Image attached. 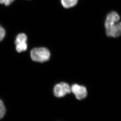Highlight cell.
I'll list each match as a JSON object with an SVG mask.
<instances>
[{
    "instance_id": "1",
    "label": "cell",
    "mask_w": 121,
    "mask_h": 121,
    "mask_svg": "<svg viewBox=\"0 0 121 121\" xmlns=\"http://www.w3.org/2000/svg\"><path fill=\"white\" fill-rule=\"evenodd\" d=\"M120 17L117 12L112 11L106 17L104 26L108 37L116 38L121 35Z\"/></svg>"
},
{
    "instance_id": "2",
    "label": "cell",
    "mask_w": 121,
    "mask_h": 121,
    "mask_svg": "<svg viewBox=\"0 0 121 121\" xmlns=\"http://www.w3.org/2000/svg\"><path fill=\"white\" fill-rule=\"evenodd\" d=\"M31 57L33 60L39 62H43L49 60L50 52L46 48H33L31 50Z\"/></svg>"
},
{
    "instance_id": "3",
    "label": "cell",
    "mask_w": 121,
    "mask_h": 121,
    "mask_svg": "<svg viewBox=\"0 0 121 121\" xmlns=\"http://www.w3.org/2000/svg\"><path fill=\"white\" fill-rule=\"evenodd\" d=\"M71 93V87L65 82H61L56 84L53 89L54 95L57 98H62Z\"/></svg>"
},
{
    "instance_id": "4",
    "label": "cell",
    "mask_w": 121,
    "mask_h": 121,
    "mask_svg": "<svg viewBox=\"0 0 121 121\" xmlns=\"http://www.w3.org/2000/svg\"><path fill=\"white\" fill-rule=\"evenodd\" d=\"M71 92L73 93L78 100H83L87 97V91L84 86L74 84L71 86Z\"/></svg>"
},
{
    "instance_id": "5",
    "label": "cell",
    "mask_w": 121,
    "mask_h": 121,
    "mask_svg": "<svg viewBox=\"0 0 121 121\" xmlns=\"http://www.w3.org/2000/svg\"><path fill=\"white\" fill-rule=\"evenodd\" d=\"M27 36L24 33H19L16 37L15 44L16 50L18 53H21L26 50L27 48Z\"/></svg>"
},
{
    "instance_id": "6",
    "label": "cell",
    "mask_w": 121,
    "mask_h": 121,
    "mask_svg": "<svg viewBox=\"0 0 121 121\" xmlns=\"http://www.w3.org/2000/svg\"><path fill=\"white\" fill-rule=\"evenodd\" d=\"M62 6L66 9L72 8L77 4L78 0H60Z\"/></svg>"
},
{
    "instance_id": "7",
    "label": "cell",
    "mask_w": 121,
    "mask_h": 121,
    "mask_svg": "<svg viewBox=\"0 0 121 121\" xmlns=\"http://www.w3.org/2000/svg\"><path fill=\"white\" fill-rule=\"evenodd\" d=\"M6 113V108L2 101L0 99V119H2Z\"/></svg>"
},
{
    "instance_id": "8",
    "label": "cell",
    "mask_w": 121,
    "mask_h": 121,
    "mask_svg": "<svg viewBox=\"0 0 121 121\" xmlns=\"http://www.w3.org/2000/svg\"><path fill=\"white\" fill-rule=\"evenodd\" d=\"M6 35V31L0 25V42L4 38Z\"/></svg>"
},
{
    "instance_id": "9",
    "label": "cell",
    "mask_w": 121,
    "mask_h": 121,
    "mask_svg": "<svg viewBox=\"0 0 121 121\" xmlns=\"http://www.w3.org/2000/svg\"><path fill=\"white\" fill-rule=\"evenodd\" d=\"M15 0H0V4L4 5L5 6L10 5Z\"/></svg>"
}]
</instances>
